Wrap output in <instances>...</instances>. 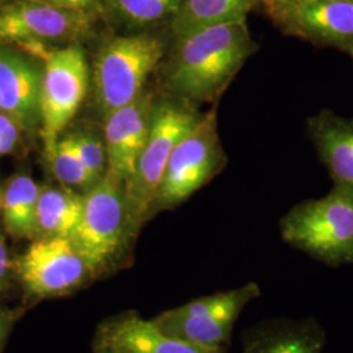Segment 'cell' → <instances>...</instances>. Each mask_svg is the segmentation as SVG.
<instances>
[{"mask_svg": "<svg viewBox=\"0 0 353 353\" xmlns=\"http://www.w3.org/2000/svg\"><path fill=\"white\" fill-rule=\"evenodd\" d=\"M14 323V313L0 307V348Z\"/></svg>", "mask_w": 353, "mask_h": 353, "instance_id": "cell-26", "label": "cell"}, {"mask_svg": "<svg viewBox=\"0 0 353 353\" xmlns=\"http://www.w3.org/2000/svg\"><path fill=\"white\" fill-rule=\"evenodd\" d=\"M154 105L152 93L144 90L137 100L105 117L106 173L123 185L132 176L148 138Z\"/></svg>", "mask_w": 353, "mask_h": 353, "instance_id": "cell-12", "label": "cell"}, {"mask_svg": "<svg viewBox=\"0 0 353 353\" xmlns=\"http://www.w3.org/2000/svg\"><path fill=\"white\" fill-rule=\"evenodd\" d=\"M307 132L334 188L353 192V118L322 109L309 118Z\"/></svg>", "mask_w": 353, "mask_h": 353, "instance_id": "cell-15", "label": "cell"}, {"mask_svg": "<svg viewBox=\"0 0 353 353\" xmlns=\"http://www.w3.org/2000/svg\"><path fill=\"white\" fill-rule=\"evenodd\" d=\"M350 55H351V58H352V61H353V51H352V52H351V54H350Z\"/></svg>", "mask_w": 353, "mask_h": 353, "instance_id": "cell-31", "label": "cell"}, {"mask_svg": "<svg viewBox=\"0 0 353 353\" xmlns=\"http://www.w3.org/2000/svg\"><path fill=\"white\" fill-rule=\"evenodd\" d=\"M42 61L41 127L45 152L49 153L84 102L89 87V68L79 43L49 49Z\"/></svg>", "mask_w": 353, "mask_h": 353, "instance_id": "cell-7", "label": "cell"}, {"mask_svg": "<svg viewBox=\"0 0 353 353\" xmlns=\"http://www.w3.org/2000/svg\"><path fill=\"white\" fill-rule=\"evenodd\" d=\"M7 0H0V4H3V3H6Z\"/></svg>", "mask_w": 353, "mask_h": 353, "instance_id": "cell-30", "label": "cell"}, {"mask_svg": "<svg viewBox=\"0 0 353 353\" xmlns=\"http://www.w3.org/2000/svg\"><path fill=\"white\" fill-rule=\"evenodd\" d=\"M48 3L54 7L71 10L76 12L89 13L93 16L103 14V1L105 0H39Z\"/></svg>", "mask_w": 353, "mask_h": 353, "instance_id": "cell-23", "label": "cell"}, {"mask_svg": "<svg viewBox=\"0 0 353 353\" xmlns=\"http://www.w3.org/2000/svg\"><path fill=\"white\" fill-rule=\"evenodd\" d=\"M165 52L161 38L140 32L108 41L93 64L94 100L102 115L137 100Z\"/></svg>", "mask_w": 353, "mask_h": 353, "instance_id": "cell-4", "label": "cell"}, {"mask_svg": "<svg viewBox=\"0 0 353 353\" xmlns=\"http://www.w3.org/2000/svg\"><path fill=\"white\" fill-rule=\"evenodd\" d=\"M12 268L24 290L34 299L68 294L93 275L74 242L64 237L34 239Z\"/></svg>", "mask_w": 353, "mask_h": 353, "instance_id": "cell-10", "label": "cell"}, {"mask_svg": "<svg viewBox=\"0 0 353 353\" xmlns=\"http://www.w3.org/2000/svg\"><path fill=\"white\" fill-rule=\"evenodd\" d=\"M46 154L54 176L65 188L85 194L100 181L89 173L67 137L58 140L57 145Z\"/></svg>", "mask_w": 353, "mask_h": 353, "instance_id": "cell-21", "label": "cell"}, {"mask_svg": "<svg viewBox=\"0 0 353 353\" xmlns=\"http://www.w3.org/2000/svg\"><path fill=\"white\" fill-rule=\"evenodd\" d=\"M99 353H113V352H110V351H108V350H103V348H99Z\"/></svg>", "mask_w": 353, "mask_h": 353, "instance_id": "cell-29", "label": "cell"}, {"mask_svg": "<svg viewBox=\"0 0 353 353\" xmlns=\"http://www.w3.org/2000/svg\"><path fill=\"white\" fill-rule=\"evenodd\" d=\"M12 270V262L10 259L6 242L0 234V292L7 288Z\"/></svg>", "mask_w": 353, "mask_h": 353, "instance_id": "cell-24", "label": "cell"}, {"mask_svg": "<svg viewBox=\"0 0 353 353\" xmlns=\"http://www.w3.org/2000/svg\"><path fill=\"white\" fill-rule=\"evenodd\" d=\"M258 49L246 20L176 38L165 72L166 88L194 106L216 101Z\"/></svg>", "mask_w": 353, "mask_h": 353, "instance_id": "cell-1", "label": "cell"}, {"mask_svg": "<svg viewBox=\"0 0 353 353\" xmlns=\"http://www.w3.org/2000/svg\"><path fill=\"white\" fill-rule=\"evenodd\" d=\"M7 1H11V0H7ZM7 1H6V3H7Z\"/></svg>", "mask_w": 353, "mask_h": 353, "instance_id": "cell-33", "label": "cell"}, {"mask_svg": "<svg viewBox=\"0 0 353 353\" xmlns=\"http://www.w3.org/2000/svg\"><path fill=\"white\" fill-rule=\"evenodd\" d=\"M322 330L310 321H281L258 331L243 353H321Z\"/></svg>", "mask_w": 353, "mask_h": 353, "instance_id": "cell-17", "label": "cell"}, {"mask_svg": "<svg viewBox=\"0 0 353 353\" xmlns=\"http://www.w3.org/2000/svg\"><path fill=\"white\" fill-rule=\"evenodd\" d=\"M179 0H105L103 14L131 28L170 23Z\"/></svg>", "mask_w": 353, "mask_h": 353, "instance_id": "cell-20", "label": "cell"}, {"mask_svg": "<svg viewBox=\"0 0 353 353\" xmlns=\"http://www.w3.org/2000/svg\"><path fill=\"white\" fill-rule=\"evenodd\" d=\"M20 126H16L6 131L4 134H0V157L11 153L14 150L20 139Z\"/></svg>", "mask_w": 353, "mask_h": 353, "instance_id": "cell-25", "label": "cell"}, {"mask_svg": "<svg viewBox=\"0 0 353 353\" xmlns=\"http://www.w3.org/2000/svg\"><path fill=\"white\" fill-rule=\"evenodd\" d=\"M97 16L39 0H11L0 6V45L67 46L88 37Z\"/></svg>", "mask_w": 353, "mask_h": 353, "instance_id": "cell-9", "label": "cell"}, {"mask_svg": "<svg viewBox=\"0 0 353 353\" xmlns=\"http://www.w3.org/2000/svg\"><path fill=\"white\" fill-rule=\"evenodd\" d=\"M16 126H19V125L13 121L10 115L0 112V134H4L6 131H8V130H11V128Z\"/></svg>", "mask_w": 353, "mask_h": 353, "instance_id": "cell-28", "label": "cell"}, {"mask_svg": "<svg viewBox=\"0 0 353 353\" xmlns=\"http://www.w3.org/2000/svg\"><path fill=\"white\" fill-rule=\"evenodd\" d=\"M255 283L190 301L152 319L156 327L181 341L207 348H223L234 322L248 303L259 296Z\"/></svg>", "mask_w": 353, "mask_h": 353, "instance_id": "cell-8", "label": "cell"}, {"mask_svg": "<svg viewBox=\"0 0 353 353\" xmlns=\"http://www.w3.org/2000/svg\"><path fill=\"white\" fill-rule=\"evenodd\" d=\"M43 65L24 54L0 48V112L21 130L41 125V87Z\"/></svg>", "mask_w": 353, "mask_h": 353, "instance_id": "cell-13", "label": "cell"}, {"mask_svg": "<svg viewBox=\"0 0 353 353\" xmlns=\"http://www.w3.org/2000/svg\"><path fill=\"white\" fill-rule=\"evenodd\" d=\"M99 348L113 353H223V348H207L170 336L134 313L102 325Z\"/></svg>", "mask_w": 353, "mask_h": 353, "instance_id": "cell-14", "label": "cell"}, {"mask_svg": "<svg viewBox=\"0 0 353 353\" xmlns=\"http://www.w3.org/2000/svg\"><path fill=\"white\" fill-rule=\"evenodd\" d=\"M39 186L26 174L13 176L1 195L0 210L8 234L14 239H37Z\"/></svg>", "mask_w": 353, "mask_h": 353, "instance_id": "cell-19", "label": "cell"}, {"mask_svg": "<svg viewBox=\"0 0 353 353\" xmlns=\"http://www.w3.org/2000/svg\"><path fill=\"white\" fill-rule=\"evenodd\" d=\"M202 115L194 105L176 99L154 105L148 138L132 176L123 185L130 237L151 214L176 143L201 121Z\"/></svg>", "mask_w": 353, "mask_h": 353, "instance_id": "cell-2", "label": "cell"}, {"mask_svg": "<svg viewBox=\"0 0 353 353\" xmlns=\"http://www.w3.org/2000/svg\"><path fill=\"white\" fill-rule=\"evenodd\" d=\"M0 204H1V195H0Z\"/></svg>", "mask_w": 353, "mask_h": 353, "instance_id": "cell-32", "label": "cell"}, {"mask_svg": "<svg viewBox=\"0 0 353 353\" xmlns=\"http://www.w3.org/2000/svg\"><path fill=\"white\" fill-rule=\"evenodd\" d=\"M321 0H262L259 10L267 8V7H285V6H297V4H305V3H314Z\"/></svg>", "mask_w": 353, "mask_h": 353, "instance_id": "cell-27", "label": "cell"}, {"mask_svg": "<svg viewBox=\"0 0 353 353\" xmlns=\"http://www.w3.org/2000/svg\"><path fill=\"white\" fill-rule=\"evenodd\" d=\"M262 12L279 30L318 48L351 54L353 51V0H321L285 7H267Z\"/></svg>", "mask_w": 353, "mask_h": 353, "instance_id": "cell-11", "label": "cell"}, {"mask_svg": "<svg viewBox=\"0 0 353 353\" xmlns=\"http://www.w3.org/2000/svg\"><path fill=\"white\" fill-rule=\"evenodd\" d=\"M74 151L81 160V163L89 170V173L97 179H101L106 173V152L101 140L88 135L76 132L67 135Z\"/></svg>", "mask_w": 353, "mask_h": 353, "instance_id": "cell-22", "label": "cell"}, {"mask_svg": "<svg viewBox=\"0 0 353 353\" xmlns=\"http://www.w3.org/2000/svg\"><path fill=\"white\" fill-rule=\"evenodd\" d=\"M83 201L84 194L63 185L41 188L37 203V239H71L80 221Z\"/></svg>", "mask_w": 353, "mask_h": 353, "instance_id": "cell-18", "label": "cell"}, {"mask_svg": "<svg viewBox=\"0 0 353 353\" xmlns=\"http://www.w3.org/2000/svg\"><path fill=\"white\" fill-rule=\"evenodd\" d=\"M227 163L223 151L217 113L212 109L176 143L170 154L154 207L173 208L202 189Z\"/></svg>", "mask_w": 353, "mask_h": 353, "instance_id": "cell-5", "label": "cell"}, {"mask_svg": "<svg viewBox=\"0 0 353 353\" xmlns=\"http://www.w3.org/2000/svg\"><path fill=\"white\" fill-rule=\"evenodd\" d=\"M130 239L123 183L105 173L84 194L80 221L71 237L92 274L109 265Z\"/></svg>", "mask_w": 353, "mask_h": 353, "instance_id": "cell-6", "label": "cell"}, {"mask_svg": "<svg viewBox=\"0 0 353 353\" xmlns=\"http://www.w3.org/2000/svg\"><path fill=\"white\" fill-rule=\"evenodd\" d=\"M292 248L328 265L353 263V192L334 189L292 207L280 220Z\"/></svg>", "mask_w": 353, "mask_h": 353, "instance_id": "cell-3", "label": "cell"}, {"mask_svg": "<svg viewBox=\"0 0 353 353\" xmlns=\"http://www.w3.org/2000/svg\"><path fill=\"white\" fill-rule=\"evenodd\" d=\"M262 0H179L169 26L174 38L208 26L242 21L259 8Z\"/></svg>", "mask_w": 353, "mask_h": 353, "instance_id": "cell-16", "label": "cell"}]
</instances>
